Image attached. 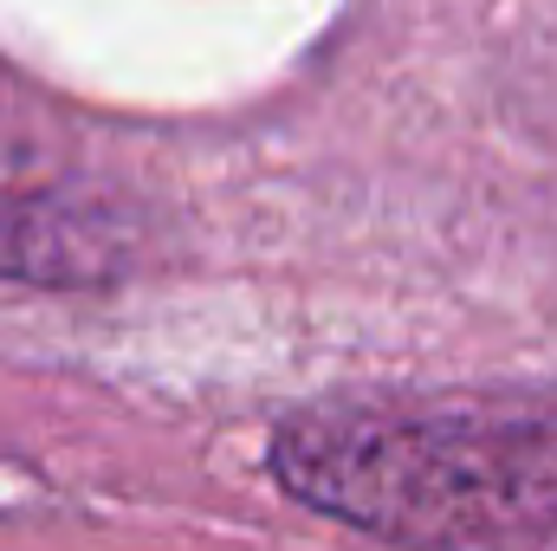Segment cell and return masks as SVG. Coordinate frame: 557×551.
Instances as JSON below:
<instances>
[{
    "instance_id": "1",
    "label": "cell",
    "mask_w": 557,
    "mask_h": 551,
    "mask_svg": "<svg viewBox=\"0 0 557 551\" xmlns=\"http://www.w3.org/2000/svg\"><path fill=\"white\" fill-rule=\"evenodd\" d=\"M278 487L396 546H557V390L344 396L278 421Z\"/></svg>"
},
{
    "instance_id": "2",
    "label": "cell",
    "mask_w": 557,
    "mask_h": 551,
    "mask_svg": "<svg viewBox=\"0 0 557 551\" xmlns=\"http://www.w3.org/2000/svg\"><path fill=\"white\" fill-rule=\"evenodd\" d=\"M137 260V221L59 143L0 118V279L111 285Z\"/></svg>"
}]
</instances>
